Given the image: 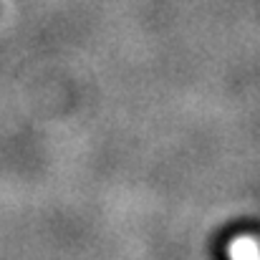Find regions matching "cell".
<instances>
[{"mask_svg":"<svg viewBox=\"0 0 260 260\" xmlns=\"http://www.w3.org/2000/svg\"><path fill=\"white\" fill-rule=\"evenodd\" d=\"M230 260H260V243L250 235H240L230 243Z\"/></svg>","mask_w":260,"mask_h":260,"instance_id":"obj_1","label":"cell"}]
</instances>
